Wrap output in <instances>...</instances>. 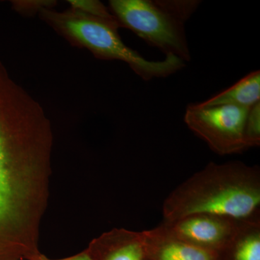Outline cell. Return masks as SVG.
Segmentation results:
<instances>
[{
  "instance_id": "cell-5",
  "label": "cell",
  "mask_w": 260,
  "mask_h": 260,
  "mask_svg": "<svg viewBox=\"0 0 260 260\" xmlns=\"http://www.w3.org/2000/svg\"><path fill=\"white\" fill-rule=\"evenodd\" d=\"M244 221L218 215L198 214L172 221L164 220L160 225L180 240L222 254Z\"/></svg>"
},
{
  "instance_id": "cell-11",
  "label": "cell",
  "mask_w": 260,
  "mask_h": 260,
  "mask_svg": "<svg viewBox=\"0 0 260 260\" xmlns=\"http://www.w3.org/2000/svg\"><path fill=\"white\" fill-rule=\"evenodd\" d=\"M70 3L75 7V9L84 10V14L117 23L114 16L109 14L107 8L99 2L70 1Z\"/></svg>"
},
{
  "instance_id": "cell-3",
  "label": "cell",
  "mask_w": 260,
  "mask_h": 260,
  "mask_svg": "<svg viewBox=\"0 0 260 260\" xmlns=\"http://www.w3.org/2000/svg\"><path fill=\"white\" fill-rule=\"evenodd\" d=\"M56 20L68 35L95 54L127 63L145 80L167 78L185 66L184 61L173 55H167L162 61L147 60L122 42L116 31V23L79 12L59 15Z\"/></svg>"
},
{
  "instance_id": "cell-4",
  "label": "cell",
  "mask_w": 260,
  "mask_h": 260,
  "mask_svg": "<svg viewBox=\"0 0 260 260\" xmlns=\"http://www.w3.org/2000/svg\"><path fill=\"white\" fill-rule=\"evenodd\" d=\"M250 109L229 105L200 107L191 104L186 108L184 122L215 153L221 155L242 153L249 149L244 129Z\"/></svg>"
},
{
  "instance_id": "cell-12",
  "label": "cell",
  "mask_w": 260,
  "mask_h": 260,
  "mask_svg": "<svg viewBox=\"0 0 260 260\" xmlns=\"http://www.w3.org/2000/svg\"><path fill=\"white\" fill-rule=\"evenodd\" d=\"M28 260H91L90 259V255H89L88 251L86 249L78 254H75L69 257L63 258V259H53L47 257V256L42 254L40 251L32 254L28 258Z\"/></svg>"
},
{
  "instance_id": "cell-9",
  "label": "cell",
  "mask_w": 260,
  "mask_h": 260,
  "mask_svg": "<svg viewBox=\"0 0 260 260\" xmlns=\"http://www.w3.org/2000/svg\"><path fill=\"white\" fill-rule=\"evenodd\" d=\"M222 260H260V218L243 222Z\"/></svg>"
},
{
  "instance_id": "cell-10",
  "label": "cell",
  "mask_w": 260,
  "mask_h": 260,
  "mask_svg": "<svg viewBox=\"0 0 260 260\" xmlns=\"http://www.w3.org/2000/svg\"><path fill=\"white\" fill-rule=\"evenodd\" d=\"M244 136L248 148L260 145V102L249 109L246 117Z\"/></svg>"
},
{
  "instance_id": "cell-8",
  "label": "cell",
  "mask_w": 260,
  "mask_h": 260,
  "mask_svg": "<svg viewBox=\"0 0 260 260\" xmlns=\"http://www.w3.org/2000/svg\"><path fill=\"white\" fill-rule=\"evenodd\" d=\"M259 102L260 72L258 70L249 73L221 93L197 104L200 107L229 105L250 109Z\"/></svg>"
},
{
  "instance_id": "cell-1",
  "label": "cell",
  "mask_w": 260,
  "mask_h": 260,
  "mask_svg": "<svg viewBox=\"0 0 260 260\" xmlns=\"http://www.w3.org/2000/svg\"><path fill=\"white\" fill-rule=\"evenodd\" d=\"M260 169L242 162H210L179 184L162 205L165 221L198 214L259 218Z\"/></svg>"
},
{
  "instance_id": "cell-7",
  "label": "cell",
  "mask_w": 260,
  "mask_h": 260,
  "mask_svg": "<svg viewBox=\"0 0 260 260\" xmlns=\"http://www.w3.org/2000/svg\"><path fill=\"white\" fill-rule=\"evenodd\" d=\"M143 233L149 260H222L221 254L180 240L160 225Z\"/></svg>"
},
{
  "instance_id": "cell-2",
  "label": "cell",
  "mask_w": 260,
  "mask_h": 260,
  "mask_svg": "<svg viewBox=\"0 0 260 260\" xmlns=\"http://www.w3.org/2000/svg\"><path fill=\"white\" fill-rule=\"evenodd\" d=\"M116 20L166 55L190 59L184 24L198 8L195 1L112 0Z\"/></svg>"
},
{
  "instance_id": "cell-13",
  "label": "cell",
  "mask_w": 260,
  "mask_h": 260,
  "mask_svg": "<svg viewBox=\"0 0 260 260\" xmlns=\"http://www.w3.org/2000/svg\"><path fill=\"white\" fill-rule=\"evenodd\" d=\"M145 260H149V259H147V258H146V259H145Z\"/></svg>"
},
{
  "instance_id": "cell-6",
  "label": "cell",
  "mask_w": 260,
  "mask_h": 260,
  "mask_svg": "<svg viewBox=\"0 0 260 260\" xmlns=\"http://www.w3.org/2000/svg\"><path fill=\"white\" fill-rule=\"evenodd\" d=\"M91 260H145L143 232L114 229L90 242L86 248Z\"/></svg>"
}]
</instances>
